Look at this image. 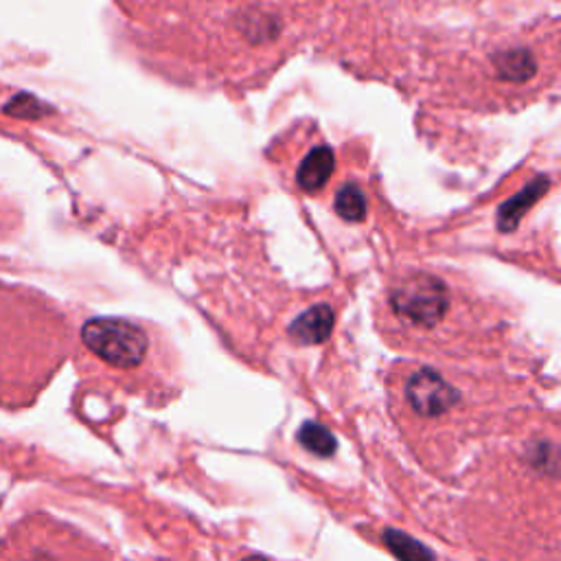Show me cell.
Returning a JSON list of instances; mask_svg holds the SVG:
<instances>
[{
  "label": "cell",
  "instance_id": "obj_5",
  "mask_svg": "<svg viewBox=\"0 0 561 561\" xmlns=\"http://www.w3.org/2000/svg\"><path fill=\"white\" fill-rule=\"evenodd\" d=\"M333 309L329 305H316L302 311L287 329V333L300 344H320L333 331Z\"/></svg>",
  "mask_w": 561,
  "mask_h": 561
},
{
  "label": "cell",
  "instance_id": "obj_4",
  "mask_svg": "<svg viewBox=\"0 0 561 561\" xmlns=\"http://www.w3.org/2000/svg\"><path fill=\"white\" fill-rule=\"evenodd\" d=\"M405 397L421 416H438L458 401V390L451 388L438 373L421 368L408 379Z\"/></svg>",
  "mask_w": 561,
  "mask_h": 561
},
{
  "label": "cell",
  "instance_id": "obj_2",
  "mask_svg": "<svg viewBox=\"0 0 561 561\" xmlns=\"http://www.w3.org/2000/svg\"><path fill=\"white\" fill-rule=\"evenodd\" d=\"M83 344L103 362L116 368H134L147 351V335L140 327L121 318H94L81 329Z\"/></svg>",
  "mask_w": 561,
  "mask_h": 561
},
{
  "label": "cell",
  "instance_id": "obj_6",
  "mask_svg": "<svg viewBox=\"0 0 561 561\" xmlns=\"http://www.w3.org/2000/svg\"><path fill=\"white\" fill-rule=\"evenodd\" d=\"M333 167H335V158H333V151L324 145L320 147H313L300 162L298 167V173H296V182L302 191L307 193H316L320 191L331 173H333Z\"/></svg>",
  "mask_w": 561,
  "mask_h": 561
},
{
  "label": "cell",
  "instance_id": "obj_7",
  "mask_svg": "<svg viewBox=\"0 0 561 561\" xmlns=\"http://www.w3.org/2000/svg\"><path fill=\"white\" fill-rule=\"evenodd\" d=\"M550 186V180L539 175L535 178L528 186H524L515 197H511L508 202H504L500 206V213H497V228L502 232H511L515 230V226L519 224V219L524 217V213L548 191Z\"/></svg>",
  "mask_w": 561,
  "mask_h": 561
},
{
  "label": "cell",
  "instance_id": "obj_1",
  "mask_svg": "<svg viewBox=\"0 0 561 561\" xmlns=\"http://www.w3.org/2000/svg\"><path fill=\"white\" fill-rule=\"evenodd\" d=\"M0 561H114V557L107 546L66 522L28 515L0 535Z\"/></svg>",
  "mask_w": 561,
  "mask_h": 561
},
{
  "label": "cell",
  "instance_id": "obj_8",
  "mask_svg": "<svg viewBox=\"0 0 561 561\" xmlns=\"http://www.w3.org/2000/svg\"><path fill=\"white\" fill-rule=\"evenodd\" d=\"M495 70L502 79L526 81L535 72V59L528 50H506L495 57Z\"/></svg>",
  "mask_w": 561,
  "mask_h": 561
},
{
  "label": "cell",
  "instance_id": "obj_10",
  "mask_svg": "<svg viewBox=\"0 0 561 561\" xmlns=\"http://www.w3.org/2000/svg\"><path fill=\"white\" fill-rule=\"evenodd\" d=\"M298 440L302 443V447H307L309 451L318 454V456H331L335 451V438L333 434L313 421H307L300 432H298Z\"/></svg>",
  "mask_w": 561,
  "mask_h": 561
},
{
  "label": "cell",
  "instance_id": "obj_9",
  "mask_svg": "<svg viewBox=\"0 0 561 561\" xmlns=\"http://www.w3.org/2000/svg\"><path fill=\"white\" fill-rule=\"evenodd\" d=\"M335 213L346 221H362L366 217V197L359 186L346 184L335 195Z\"/></svg>",
  "mask_w": 561,
  "mask_h": 561
},
{
  "label": "cell",
  "instance_id": "obj_3",
  "mask_svg": "<svg viewBox=\"0 0 561 561\" xmlns=\"http://www.w3.org/2000/svg\"><path fill=\"white\" fill-rule=\"evenodd\" d=\"M390 305L401 320L430 329L445 316L449 307V294L438 278L419 274L394 287Z\"/></svg>",
  "mask_w": 561,
  "mask_h": 561
}]
</instances>
